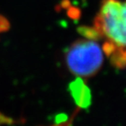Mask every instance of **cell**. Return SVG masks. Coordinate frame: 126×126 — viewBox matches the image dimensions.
Instances as JSON below:
<instances>
[{
	"mask_svg": "<svg viewBox=\"0 0 126 126\" xmlns=\"http://www.w3.org/2000/svg\"><path fill=\"white\" fill-rule=\"evenodd\" d=\"M94 27L104 40L102 51L119 69L126 67V1L102 0Z\"/></svg>",
	"mask_w": 126,
	"mask_h": 126,
	"instance_id": "cell-1",
	"label": "cell"
},
{
	"mask_svg": "<svg viewBox=\"0 0 126 126\" xmlns=\"http://www.w3.org/2000/svg\"><path fill=\"white\" fill-rule=\"evenodd\" d=\"M68 70L79 78H88L99 71L103 63L102 47L96 40L84 39L75 41L65 55Z\"/></svg>",
	"mask_w": 126,
	"mask_h": 126,
	"instance_id": "cell-2",
	"label": "cell"
},
{
	"mask_svg": "<svg viewBox=\"0 0 126 126\" xmlns=\"http://www.w3.org/2000/svg\"><path fill=\"white\" fill-rule=\"evenodd\" d=\"M70 92L75 102L79 107H85L89 105L91 101L90 92L81 79H78L72 83L70 85Z\"/></svg>",
	"mask_w": 126,
	"mask_h": 126,
	"instance_id": "cell-3",
	"label": "cell"
},
{
	"mask_svg": "<svg viewBox=\"0 0 126 126\" xmlns=\"http://www.w3.org/2000/svg\"><path fill=\"white\" fill-rule=\"evenodd\" d=\"M10 29V23L6 17L0 14V34L7 32Z\"/></svg>",
	"mask_w": 126,
	"mask_h": 126,
	"instance_id": "cell-4",
	"label": "cell"
},
{
	"mask_svg": "<svg viewBox=\"0 0 126 126\" xmlns=\"http://www.w3.org/2000/svg\"><path fill=\"white\" fill-rule=\"evenodd\" d=\"M12 120L10 119V118L5 116V115L2 114V113H0V126L2 125H9V124H12Z\"/></svg>",
	"mask_w": 126,
	"mask_h": 126,
	"instance_id": "cell-5",
	"label": "cell"
}]
</instances>
